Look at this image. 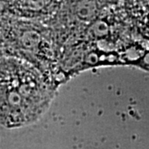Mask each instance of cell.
<instances>
[{"label": "cell", "instance_id": "6da1fadb", "mask_svg": "<svg viewBox=\"0 0 149 149\" xmlns=\"http://www.w3.org/2000/svg\"><path fill=\"white\" fill-rule=\"evenodd\" d=\"M52 93L36 70L16 59L0 61V123L20 127L37 120Z\"/></svg>", "mask_w": 149, "mask_h": 149}]
</instances>
